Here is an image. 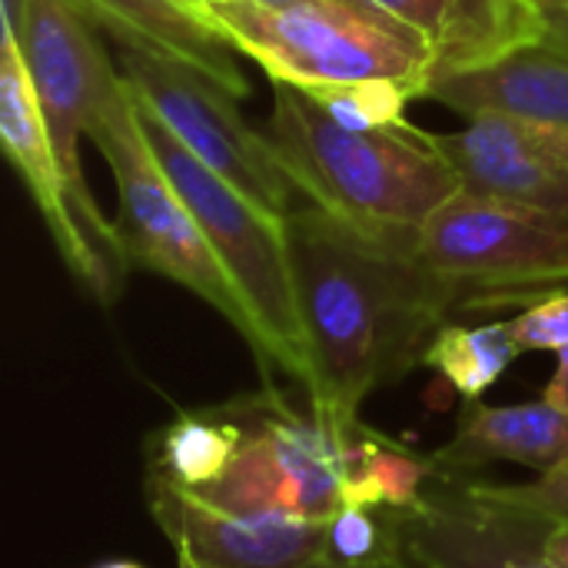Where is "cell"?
<instances>
[{"label": "cell", "mask_w": 568, "mask_h": 568, "mask_svg": "<svg viewBox=\"0 0 568 568\" xmlns=\"http://www.w3.org/2000/svg\"><path fill=\"white\" fill-rule=\"evenodd\" d=\"M286 233L313 359L306 399L329 426L353 429L376 389L423 366L459 300L419 256L376 250L313 203L290 210Z\"/></svg>", "instance_id": "obj_1"}, {"label": "cell", "mask_w": 568, "mask_h": 568, "mask_svg": "<svg viewBox=\"0 0 568 568\" xmlns=\"http://www.w3.org/2000/svg\"><path fill=\"white\" fill-rule=\"evenodd\" d=\"M266 136L296 193L386 253L416 256L433 213L463 190L429 130H346L290 83H273Z\"/></svg>", "instance_id": "obj_2"}, {"label": "cell", "mask_w": 568, "mask_h": 568, "mask_svg": "<svg viewBox=\"0 0 568 568\" xmlns=\"http://www.w3.org/2000/svg\"><path fill=\"white\" fill-rule=\"evenodd\" d=\"M203 13L270 83L303 93L393 80L429 97L433 47L376 0H210Z\"/></svg>", "instance_id": "obj_3"}, {"label": "cell", "mask_w": 568, "mask_h": 568, "mask_svg": "<svg viewBox=\"0 0 568 568\" xmlns=\"http://www.w3.org/2000/svg\"><path fill=\"white\" fill-rule=\"evenodd\" d=\"M136 116L156 163L186 200L256 323L263 343V376H270V369H283L310 396L313 359L296 303L286 220L260 210L253 200L206 170L150 110L140 106V100Z\"/></svg>", "instance_id": "obj_4"}, {"label": "cell", "mask_w": 568, "mask_h": 568, "mask_svg": "<svg viewBox=\"0 0 568 568\" xmlns=\"http://www.w3.org/2000/svg\"><path fill=\"white\" fill-rule=\"evenodd\" d=\"M100 156L110 163L116 180V233L130 256L133 270L156 273L170 283H180L206 306H213L253 349L256 363H263V343L256 323L236 293L230 273L213 253L203 226L190 213L180 190L170 183L163 166L156 163L140 116L136 97L126 83L123 97L103 113V120L90 133Z\"/></svg>", "instance_id": "obj_5"}, {"label": "cell", "mask_w": 568, "mask_h": 568, "mask_svg": "<svg viewBox=\"0 0 568 568\" xmlns=\"http://www.w3.org/2000/svg\"><path fill=\"white\" fill-rule=\"evenodd\" d=\"M416 256L459 310L529 306L568 286V213L459 190L426 223Z\"/></svg>", "instance_id": "obj_6"}, {"label": "cell", "mask_w": 568, "mask_h": 568, "mask_svg": "<svg viewBox=\"0 0 568 568\" xmlns=\"http://www.w3.org/2000/svg\"><path fill=\"white\" fill-rule=\"evenodd\" d=\"M230 403L243 423V443L216 483L190 493L236 516L326 523L343 506V469L359 423L353 429L329 426L273 383Z\"/></svg>", "instance_id": "obj_7"}, {"label": "cell", "mask_w": 568, "mask_h": 568, "mask_svg": "<svg viewBox=\"0 0 568 568\" xmlns=\"http://www.w3.org/2000/svg\"><path fill=\"white\" fill-rule=\"evenodd\" d=\"M0 143L33 196L70 276L100 306H113L126 290V276L133 270L130 256L113 220L100 213L87 183H77L57 156L7 7L0 43Z\"/></svg>", "instance_id": "obj_8"}, {"label": "cell", "mask_w": 568, "mask_h": 568, "mask_svg": "<svg viewBox=\"0 0 568 568\" xmlns=\"http://www.w3.org/2000/svg\"><path fill=\"white\" fill-rule=\"evenodd\" d=\"M120 70L143 110H150L206 170L273 216H290L293 183L266 133L253 130L240 100L166 60L123 50Z\"/></svg>", "instance_id": "obj_9"}, {"label": "cell", "mask_w": 568, "mask_h": 568, "mask_svg": "<svg viewBox=\"0 0 568 568\" xmlns=\"http://www.w3.org/2000/svg\"><path fill=\"white\" fill-rule=\"evenodd\" d=\"M3 7L10 10V3ZM10 17L57 156L77 183H87L80 136H90L123 97L126 77L103 53L97 27L70 0H17Z\"/></svg>", "instance_id": "obj_10"}, {"label": "cell", "mask_w": 568, "mask_h": 568, "mask_svg": "<svg viewBox=\"0 0 568 568\" xmlns=\"http://www.w3.org/2000/svg\"><path fill=\"white\" fill-rule=\"evenodd\" d=\"M393 519L406 562L436 568H552L539 552L549 519L479 496L469 476L443 469L429 483L423 506L413 513H393Z\"/></svg>", "instance_id": "obj_11"}, {"label": "cell", "mask_w": 568, "mask_h": 568, "mask_svg": "<svg viewBox=\"0 0 568 568\" xmlns=\"http://www.w3.org/2000/svg\"><path fill=\"white\" fill-rule=\"evenodd\" d=\"M146 503L186 568H313L326 549V523L223 513L150 469Z\"/></svg>", "instance_id": "obj_12"}, {"label": "cell", "mask_w": 568, "mask_h": 568, "mask_svg": "<svg viewBox=\"0 0 568 568\" xmlns=\"http://www.w3.org/2000/svg\"><path fill=\"white\" fill-rule=\"evenodd\" d=\"M463 190L568 213V126L479 113L456 133H429Z\"/></svg>", "instance_id": "obj_13"}, {"label": "cell", "mask_w": 568, "mask_h": 568, "mask_svg": "<svg viewBox=\"0 0 568 568\" xmlns=\"http://www.w3.org/2000/svg\"><path fill=\"white\" fill-rule=\"evenodd\" d=\"M97 30H106L123 50L166 60L203 77L233 100L250 97L246 70L233 43L213 27L193 0H70Z\"/></svg>", "instance_id": "obj_14"}, {"label": "cell", "mask_w": 568, "mask_h": 568, "mask_svg": "<svg viewBox=\"0 0 568 568\" xmlns=\"http://www.w3.org/2000/svg\"><path fill=\"white\" fill-rule=\"evenodd\" d=\"M433 47L436 80L486 67L549 33L532 0H376ZM433 80V83H436Z\"/></svg>", "instance_id": "obj_15"}, {"label": "cell", "mask_w": 568, "mask_h": 568, "mask_svg": "<svg viewBox=\"0 0 568 568\" xmlns=\"http://www.w3.org/2000/svg\"><path fill=\"white\" fill-rule=\"evenodd\" d=\"M459 116L503 113L568 126V47L542 37L486 67L439 77L429 97Z\"/></svg>", "instance_id": "obj_16"}, {"label": "cell", "mask_w": 568, "mask_h": 568, "mask_svg": "<svg viewBox=\"0 0 568 568\" xmlns=\"http://www.w3.org/2000/svg\"><path fill=\"white\" fill-rule=\"evenodd\" d=\"M433 459L456 476H469L493 463H516L546 476L568 463V409L549 399L516 406L466 403L453 439L436 449Z\"/></svg>", "instance_id": "obj_17"}, {"label": "cell", "mask_w": 568, "mask_h": 568, "mask_svg": "<svg viewBox=\"0 0 568 568\" xmlns=\"http://www.w3.org/2000/svg\"><path fill=\"white\" fill-rule=\"evenodd\" d=\"M243 443V423L233 403L190 409L166 423L146 443V469L183 489H206L233 463Z\"/></svg>", "instance_id": "obj_18"}, {"label": "cell", "mask_w": 568, "mask_h": 568, "mask_svg": "<svg viewBox=\"0 0 568 568\" xmlns=\"http://www.w3.org/2000/svg\"><path fill=\"white\" fill-rule=\"evenodd\" d=\"M439 473L443 469L433 456H416L406 446L359 423L349 436V453L343 469V503L413 513L423 506V496Z\"/></svg>", "instance_id": "obj_19"}, {"label": "cell", "mask_w": 568, "mask_h": 568, "mask_svg": "<svg viewBox=\"0 0 568 568\" xmlns=\"http://www.w3.org/2000/svg\"><path fill=\"white\" fill-rule=\"evenodd\" d=\"M523 356L506 323L456 326L446 323L426 346L423 366L436 369L466 403L483 399Z\"/></svg>", "instance_id": "obj_20"}, {"label": "cell", "mask_w": 568, "mask_h": 568, "mask_svg": "<svg viewBox=\"0 0 568 568\" xmlns=\"http://www.w3.org/2000/svg\"><path fill=\"white\" fill-rule=\"evenodd\" d=\"M403 559V539L389 509L343 503L326 519V549L320 562L336 568H369Z\"/></svg>", "instance_id": "obj_21"}, {"label": "cell", "mask_w": 568, "mask_h": 568, "mask_svg": "<svg viewBox=\"0 0 568 568\" xmlns=\"http://www.w3.org/2000/svg\"><path fill=\"white\" fill-rule=\"evenodd\" d=\"M339 126L346 130H389V126H409L406 106L416 100V93L393 80H363L346 87H329L310 93Z\"/></svg>", "instance_id": "obj_22"}, {"label": "cell", "mask_w": 568, "mask_h": 568, "mask_svg": "<svg viewBox=\"0 0 568 568\" xmlns=\"http://www.w3.org/2000/svg\"><path fill=\"white\" fill-rule=\"evenodd\" d=\"M513 339L519 343L523 353H559L568 346V286L566 290H549L516 320H506Z\"/></svg>", "instance_id": "obj_23"}, {"label": "cell", "mask_w": 568, "mask_h": 568, "mask_svg": "<svg viewBox=\"0 0 568 568\" xmlns=\"http://www.w3.org/2000/svg\"><path fill=\"white\" fill-rule=\"evenodd\" d=\"M473 489L493 503L503 506H516L526 509L539 519L549 523H568V463L556 466L552 473L532 479V483H519V486H493V483H476Z\"/></svg>", "instance_id": "obj_24"}, {"label": "cell", "mask_w": 568, "mask_h": 568, "mask_svg": "<svg viewBox=\"0 0 568 568\" xmlns=\"http://www.w3.org/2000/svg\"><path fill=\"white\" fill-rule=\"evenodd\" d=\"M542 562L552 568H568V523H549L542 532Z\"/></svg>", "instance_id": "obj_25"}, {"label": "cell", "mask_w": 568, "mask_h": 568, "mask_svg": "<svg viewBox=\"0 0 568 568\" xmlns=\"http://www.w3.org/2000/svg\"><path fill=\"white\" fill-rule=\"evenodd\" d=\"M542 399H549L552 406L568 409V346L566 349H559V363H556V373H552V379H549Z\"/></svg>", "instance_id": "obj_26"}, {"label": "cell", "mask_w": 568, "mask_h": 568, "mask_svg": "<svg viewBox=\"0 0 568 568\" xmlns=\"http://www.w3.org/2000/svg\"><path fill=\"white\" fill-rule=\"evenodd\" d=\"M546 20H549V33L546 37H552L556 43L568 47V13H546Z\"/></svg>", "instance_id": "obj_27"}, {"label": "cell", "mask_w": 568, "mask_h": 568, "mask_svg": "<svg viewBox=\"0 0 568 568\" xmlns=\"http://www.w3.org/2000/svg\"><path fill=\"white\" fill-rule=\"evenodd\" d=\"M536 7H542L546 13H568V0H532Z\"/></svg>", "instance_id": "obj_28"}, {"label": "cell", "mask_w": 568, "mask_h": 568, "mask_svg": "<svg viewBox=\"0 0 568 568\" xmlns=\"http://www.w3.org/2000/svg\"><path fill=\"white\" fill-rule=\"evenodd\" d=\"M313 568H336V566H326V562H316ZM369 568H406V559L403 562H386V566H369Z\"/></svg>", "instance_id": "obj_29"}, {"label": "cell", "mask_w": 568, "mask_h": 568, "mask_svg": "<svg viewBox=\"0 0 568 568\" xmlns=\"http://www.w3.org/2000/svg\"><path fill=\"white\" fill-rule=\"evenodd\" d=\"M97 568H143V566H136V562H106V566H97Z\"/></svg>", "instance_id": "obj_30"}, {"label": "cell", "mask_w": 568, "mask_h": 568, "mask_svg": "<svg viewBox=\"0 0 568 568\" xmlns=\"http://www.w3.org/2000/svg\"><path fill=\"white\" fill-rule=\"evenodd\" d=\"M406 568H436V566H419V562H406Z\"/></svg>", "instance_id": "obj_31"}, {"label": "cell", "mask_w": 568, "mask_h": 568, "mask_svg": "<svg viewBox=\"0 0 568 568\" xmlns=\"http://www.w3.org/2000/svg\"><path fill=\"white\" fill-rule=\"evenodd\" d=\"M193 3H200V7H203V3H210V0H193Z\"/></svg>", "instance_id": "obj_32"}, {"label": "cell", "mask_w": 568, "mask_h": 568, "mask_svg": "<svg viewBox=\"0 0 568 568\" xmlns=\"http://www.w3.org/2000/svg\"><path fill=\"white\" fill-rule=\"evenodd\" d=\"M180 568H186V566H180Z\"/></svg>", "instance_id": "obj_33"}]
</instances>
